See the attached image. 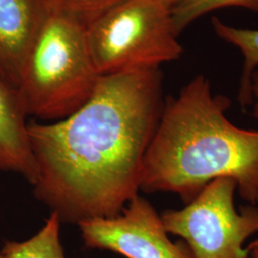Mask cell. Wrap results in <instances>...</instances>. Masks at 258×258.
Instances as JSON below:
<instances>
[{
	"mask_svg": "<svg viewBox=\"0 0 258 258\" xmlns=\"http://www.w3.org/2000/svg\"><path fill=\"white\" fill-rule=\"evenodd\" d=\"M78 226L86 249L110 250L125 258H194L184 241L169 239L161 215L139 194L119 215Z\"/></svg>",
	"mask_w": 258,
	"mask_h": 258,
	"instance_id": "8992f818",
	"label": "cell"
},
{
	"mask_svg": "<svg viewBox=\"0 0 258 258\" xmlns=\"http://www.w3.org/2000/svg\"><path fill=\"white\" fill-rule=\"evenodd\" d=\"M252 117L258 121V69L252 75Z\"/></svg>",
	"mask_w": 258,
	"mask_h": 258,
	"instance_id": "4fadbf2b",
	"label": "cell"
},
{
	"mask_svg": "<svg viewBox=\"0 0 258 258\" xmlns=\"http://www.w3.org/2000/svg\"><path fill=\"white\" fill-rule=\"evenodd\" d=\"M47 13L43 0H0V75L16 89Z\"/></svg>",
	"mask_w": 258,
	"mask_h": 258,
	"instance_id": "52a82bcc",
	"label": "cell"
},
{
	"mask_svg": "<svg viewBox=\"0 0 258 258\" xmlns=\"http://www.w3.org/2000/svg\"><path fill=\"white\" fill-rule=\"evenodd\" d=\"M212 25L219 38L237 47L244 57L238 90V102L243 108L252 105V75L258 69V30L233 27L217 18Z\"/></svg>",
	"mask_w": 258,
	"mask_h": 258,
	"instance_id": "9c48e42d",
	"label": "cell"
},
{
	"mask_svg": "<svg viewBox=\"0 0 258 258\" xmlns=\"http://www.w3.org/2000/svg\"><path fill=\"white\" fill-rule=\"evenodd\" d=\"M0 258H7V256L2 251H0Z\"/></svg>",
	"mask_w": 258,
	"mask_h": 258,
	"instance_id": "2e32d148",
	"label": "cell"
},
{
	"mask_svg": "<svg viewBox=\"0 0 258 258\" xmlns=\"http://www.w3.org/2000/svg\"><path fill=\"white\" fill-rule=\"evenodd\" d=\"M238 187L231 177L212 180L181 210H166L161 218L167 233L181 237L194 258H248L244 244L258 233V207L236 211Z\"/></svg>",
	"mask_w": 258,
	"mask_h": 258,
	"instance_id": "5b68a950",
	"label": "cell"
},
{
	"mask_svg": "<svg viewBox=\"0 0 258 258\" xmlns=\"http://www.w3.org/2000/svg\"><path fill=\"white\" fill-rule=\"evenodd\" d=\"M239 7L258 15V0H181L171 8L172 25L179 36L185 28L196 19L215 10Z\"/></svg>",
	"mask_w": 258,
	"mask_h": 258,
	"instance_id": "8fae6325",
	"label": "cell"
},
{
	"mask_svg": "<svg viewBox=\"0 0 258 258\" xmlns=\"http://www.w3.org/2000/svg\"><path fill=\"white\" fill-rule=\"evenodd\" d=\"M120 0H43L49 11L61 12L82 20L85 24L109 9Z\"/></svg>",
	"mask_w": 258,
	"mask_h": 258,
	"instance_id": "7c38bea8",
	"label": "cell"
},
{
	"mask_svg": "<svg viewBox=\"0 0 258 258\" xmlns=\"http://www.w3.org/2000/svg\"><path fill=\"white\" fill-rule=\"evenodd\" d=\"M26 118L18 90L0 75V171L20 175L34 185L38 169L28 137Z\"/></svg>",
	"mask_w": 258,
	"mask_h": 258,
	"instance_id": "ba28073f",
	"label": "cell"
},
{
	"mask_svg": "<svg viewBox=\"0 0 258 258\" xmlns=\"http://www.w3.org/2000/svg\"><path fill=\"white\" fill-rule=\"evenodd\" d=\"M157 1H159V2H161L162 4H164V5H166V7H168V8H173L175 5H177L181 0H157Z\"/></svg>",
	"mask_w": 258,
	"mask_h": 258,
	"instance_id": "9a60e30c",
	"label": "cell"
},
{
	"mask_svg": "<svg viewBox=\"0 0 258 258\" xmlns=\"http://www.w3.org/2000/svg\"><path fill=\"white\" fill-rule=\"evenodd\" d=\"M171 9L157 0H120L86 24V41L98 73L153 69L177 60Z\"/></svg>",
	"mask_w": 258,
	"mask_h": 258,
	"instance_id": "277c9868",
	"label": "cell"
},
{
	"mask_svg": "<svg viewBox=\"0 0 258 258\" xmlns=\"http://www.w3.org/2000/svg\"><path fill=\"white\" fill-rule=\"evenodd\" d=\"M164 105L160 68L132 70L102 75L89 100L63 120L29 122L36 198L61 223L119 215L139 194Z\"/></svg>",
	"mask_w": 258,
	"mask_h": 258,
	"instance_id": "6da1fadb",
	"label": "cell"
},
{
	"mask_svg": "<svg viewBox=\"0 0 258 258\" xmlns=\"http://www.w3.org/2000/svg\"><path fill=\"white\" fill-rule=\"evenodd\" d=\"M100 77L87 46L86 24L48 10L17 88L27 116L63 120L89 100Z\"/></svg>",
	"mask_w": 258,
	"mask_h": 258,
	"instance_id": "3957f363",
	"label": "cell"
},
{
	"mask_svg": "<svg viewBox=\"0 0 258 258\" xmlns=\"http://www.w3.org/2000/svg\"><path fill=\"white\" fill-rule=\"evenodd\" d=\"M229 98L213 95L198 75L165 102L144 158L140 190L177 194L185 205L219 177H231L240 196L258 204V130L240 128L226 117Z\"/></svg>",
	"mask_w": 258,
	"mask_h": 258,
	"instance_id": "7a4b0ae2",
	"label": "cell"
},
{
	"mask_svg": "<svg viewBox=\"0 0 258 258\" xmlns=\"http://www.w3.org/2000/svg\"><path fill=\"white\" fill-rule=\"evenodd\" d=\"M60 226L57 214L51 212L35 235L21 242L5 241L1 251L7 258H66L60 242Z\"/></svg>",
	"mask_w": 258,
	"mask_h": 258,
	"instance_id": "30bf717a",
	"label": "cell"
},
{
	"mask_svg": "<svg viewBox=\"0 0 258 258\" xmlns=\"http://www.w3.org/2000/svg\"><path fill=\"white\" fill-rule=\"evenodd\" d=\"M249 257L248 258H258V240H255L252 242L249 247Z\"/></svg>",
	"mask_w": 258,
	"mask_h": 258,
	"instance_id": "5bb4252c",
	"label": "cell"
}]
</instances>
